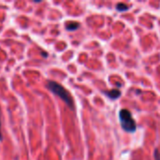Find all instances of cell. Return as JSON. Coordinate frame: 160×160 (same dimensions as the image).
Returning a JSON list of instances; mask_svg holds the SVG:
<instances>
[{
    "label": "cell",
    "mask_w": 160,
    "mask_h": 160,
    "mask_svg": "<svg viewBox=\"0 0 160 160\" xmlns=\"http://www.w3.org/2000/svg\"><path fill=\"white\" fill-rule=\"evenodd\" d=\"M47 88H48L52 94H55V96L60 97L71 110L74 109V102H73L72 97H71L70 94L61 84H57L55 81H49L48 84H47Z\"/></svg>",
    "instance_id": "1"
},
{
    "label": "cell",
    "mask_w": 160,
    "mask_h": 160,
    "mask_svg": "<svg viewBox=\"0 0 160 160\" xmlns=\"http://www.w3.org/2000/svg\"><path fill=\"white\" fill-rule=\"evenodd\" d=\"M119 120L122 128L126 132H135L137 129V124L133 119L131 112L127 109H122L119 111Z\"/></svg>",
    "instance_id": "2"
},
{
    "label": "cell",
    "mask_w": 160,
    "mask_h": 160,
    "mask_svg": "<svg viewBox=\"0 0 160 160\" xmlns=\"http://www.w3.org/2000/svg\"><path fill=\"white\" fill-rule=\"evenodd\" d=\"M104 94L107 95L111 99H117L121 96V92L119 90H116V89H112V90H110V91H105Z\"/></svg>",
    "instance_id": "3"
},
{
    "label": "cell",
    "mask_w": 160,
    "mask_h": 160,
    "mask_svg": "<svg viewBox=\"0 0 160 160\" xmlns=\"http://www.w3.org/2000/svg\"><path fill=\"white\" fill-rule=\"evenodd\" d=\"M80 23L77 22H68L66 23V29L68 31H74L77 28H79Z\"/></svg>",
    "instance_id": "4"
},
{
    "label": "cell",
    "mask_w": 160,
    "mask_h": 160,
    "mask_svg": "<svg viewBox=\"0 0 160 160\" xmlns=\"http://www.w3.org/2000/svg\"><path fill=\"white\" fill-rule=\"evenodd\" d=\"M116 9L118 10V11H127V10H128V6L127 5H126V4H124V3H118L117 5H116Z\"/></svg>",
    "instance_id": "5"
},
{
    "label": "cell",
    "mask_w": 160,
    "mask_h": 160,
    "mask_svg": "<svg viewBox=\"0 0 160 160\" xmlns=\"http://www.w3.org/2000/svg\"><path fill=\"white\" fill-rule=\"evenodd\" d=\"M153 156H155V160H160V153H159V151L157 149L155 150V153H153Z\"/></svg>",
    "instance_id": "6"
},
{
    "label": "cell",
    "mask_w": 160,
    "mask_h": 160,
    "mask_svg": "<svg viewBox=\"0 0 160 160\" xmlns=\"http://www.w3.org/2000/svg\"><path fill=\"white\" fill-rule=\"evenodd\" d=\"M1 127H2V124H1V112H0V141L3 140V136H2V132H1Z\"/></svg>",
    "instance_id": "7"
}]
</instances>
